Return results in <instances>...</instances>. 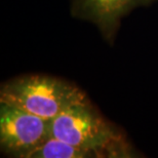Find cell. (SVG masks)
<instances>
[{"instance_id": "5", "label": "cell", "mask_w": 158, "mask_h": 158, "mask_svg": "<svg viewBox=\"0 0 158 158\" xmlns=\"http://www.w3.org/2000/svg\"><path fill=\"white\" fill-rule=\"evenodd\" d=\"M29 158H94L88 151L50 137Z\"/></svg>"}, {"instance_id": "3", "label": "cell", "mask_w": 158, "mask_h": 158, "mask_svg": "<svg viewBox=\"0 0 158 158\" xmlns=\"http://www.w3.org/2000/svg\"><path fill=\"white\" fill-rule=\"evenodd\" d=\"M50 120L0 103V149L15 158H29L50 135Z\"/></svg>"}, {"instance_id": "1", "label": "cell", "mask_w": 158, "mask_h": 158, "mask_svg": "<svg viewBox=\"0 0 158 158\" xmlns=\"http://www.w3.org/2000/svg\"><path fill=\"white\" fill-rule=\"evenodd\" d=\"M52 137L88 151L94 158L138 157L126 135L90 101L66 110L50 122Z\"/></svg>"}, {"instance_id": "2", "label": "cell", "mask_w": 158, "mask_h": 158, "mask_svg": "<svg viewBox=\"0 0 158 158\" xmlns=\"http://www.w3.org/2000/svg\"><path fill=\"white\" fill-rule=\"evenodd\" d=\"M89 101L77 85L45 74H26L3 82L0 103L52 121L72 107Z\"/></svg>"}, {"instance_id": "4", "label": "cell", "mask_w": 158, "mask_h": 158, "mask_svg": "<svg viewBox=\"0 0 158 158\" xmlns=\"http://www.w3.org/2000/svg\"><path fill=\"white\" fill-rule=\"evenodd\" d=\"M156 0H70L71 15L97 27L107 42L113 44L123 18L135 8Z\"/></svg>"}]
</instances>
